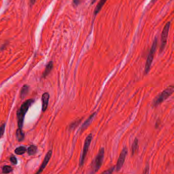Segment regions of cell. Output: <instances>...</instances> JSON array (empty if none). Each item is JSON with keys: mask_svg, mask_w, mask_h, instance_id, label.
<instances>
[{"mask_svg": "<svg viewBox=\"0 0 174 174\" xmlns=\"http://www.w3.org/2000/svg\"><path fill=\"white\" fill-rule=\"evenodd\" d=\"M157 44V38H155V39L153 41V44H152V46L150 52L149 54L148 57L147 58L146 64V65H145V72L146 73H148L149 71H150L152 63V62H153V57H154L155 52V51H156Z\"/></svg>", "mask_w": 174, "mask_h": 174, "instance_id": "3", "label": "cell"}, {"mask_svg": "<svg viewBox=\"0 0 174 174\" xmlns=\"http://www.w3.org/2000/svg\"><path fill=\"white\" fill-rule=\"evenodd\" d=\"M12 170L13 169H12L11 166H5L3 168L2 172L3 174H9V173L11 172Z\"/></svg>", "mask_w": 174, "mask_h": 174, "instance_id": "18", "label": "cell"}, {"mask_svg": "<svg viewBox=\"0 0 174 174\" xmlns=\"http://www.w3.org/2000/svg\"><path fill=\"white\" fill-rule=\"evenodd\" d=\"M107 0H100V2L98 3V5H97L96 9L94 10V13L95 15L98 14L100 11L102 9L103 6H104L105 3H106Z\"/></svg>", "mask_w": 174, "mask_h": 174, "instance_id": "12", "label": "cell"}, {"mask_svg": "<svg viewBox=\"0 0 174 174\" xmlns=\"http://www.w3.org/2000/svg\"><path fill=\"white\" fill-rule=\"evenodd\" d=\"M37 147L34 145H31L29 147L28 149V154L29 155H32L36 153L37 152Z\"/></svg>", "mask_w": 174, "mask_h": 174, "instance_id": "16", "label": "cell"}, {"mask_svg": "<svg viewBox=\"0 0 174 174\" xmlns=\"http://www.w3.org/2000/svg\"><path fill=\"white\" fill-rule=\"evenodd\" d=\"M80 0H73V3L75 5H79V3H80Z\"/></svg>", "mask_w": 174, "mask_h": 174, "instance_id": "23", "label": "cell"}, {"mask_svg": "<svg viewBox=\"0 0 174 174\" xmlns=\"http://www.w3.org/2000/svg\"><path fill=\"white\" fill-rule=\"evenodd\" d=\"M10 160L11 162L13 164H17V160H16V157L15 156H12L10 157Z\"/></svg>", "mask_w": 174, "mask_h": 174, "instance_id": "22", "label": "cell"}, {"mask_svg": "<svg viewBox=\"0 0 174 174\" xmlns=\"http://www.w3.org/2000/svg\"><path fill=\"white\" fill-rule=\"evenodd\" d=\"M52 150H50L48 152V153H47L45 157H44V160L43 161V163H42V164L41 166V168H39V169H38V171L36 172L35 174H40L41 172H42L43 170L44 169V168H46L47 165L48 163H49V160H50L51 158V156H52Z\"/></svg>", "mask_w": 174, "mask_h": 174, "instance_id": "8", "label": "cell"}, {"mask_svg": "<svg viewBox=\"0 0 174 174\" xmlns=\"http://www.w3.org/2000/svg\"><path fill=\"white\" fill-rule=\"evenodd\" d=\"M34 101V99H28L25 101L20 107V109L17 112L18 128L22 129L25 115Z\"/></svg>", "mask_w": 174, "mask_h": 174, "instance_id": "1", "label": "cell"}, {"mask_svg": "<svg viewBox=\"0 0 174 174\" xmlns=\"http://www.w3.org/2000/svg\"><path fill=\"white\" fill-rule=\"evenodd\" d=\"M53 62H50L46 66V69L43 73V77L44 78H45L47 77L48 75H49V73H50L52 68H53Z\"/></svg>", "mask_w": 174, "mask_h": 174, "instance_id": "11", "label": "cell"}, {"mask_svg": "<svg viewBox=\"0 0 174 174\" xmlns=\"http://www.w3.org/2000/svg\"><path fill=\"white\" fill-rule=\"evenodd\" d=\"M36 0H30V5L32 6V5H34L35 2H36Z\"/></svg>", "mask_w": 174, "mask_h": 174, "instance_id": "24", "label": "cell"}, {"mask_svg": "<svg viewBox=\"0 0 174 174\" xmlns=\"http://www.w3.org/2000/svg\"><path fill=\"white\" fill-rule=\"evenodd\" d=\"M95 115H96V112L93 113V114L90 116V117L88 118V119L85 121V122L83 123V125L82 126V131L85 130V129L87 128L88 127V126L90 125V124L91 123V122H92V121H93V119L94 118Z\"/></svg>", "mask_w": 174, "mask_h": 174, "instance_id": "10", "label": "cell"}, {"mask_svg": "<svg viewBox=\"0 0 174 174\" xmlns=\"http://www.w3.org/2000/svg\"><path fill=\"white\" fill-rule=\"evenodd\" d=\"M15 153L18 155H23L26 152V147L24 146H20L16 148L15 151Z\"/></svg>", "mask_w": 174, "mask_h": 174, "instance_id": "15", "label": "cell"}, {"mask_svg": "<svg viewBox=\"0 0 174 174\" xmlns=\"http://www.w3.org/2000/svg\"><path fill=\"white\" fill-rule=\"evenodd\" d=\"M174 92V87L172 86L168 87V88L163 90L153 101L154 106H157L166 100L169 97L171 96Z\"/></svg>", "mask_w": 174, "mask_h": 174, "instance_id": "2", "label": "cell"}, {"mask_svg": "<svg viewBox=\"0 0 174 174\" xmlns=\"http://www.w3.org/2000/svg\"><path fill=\"white\" fill-rule=\"evenodd\" d=\"M16 138L18 142H21L24 139V134L22 131V129L18 128L16 131Z\"/></svg>", "mask_w": 174, "mask_h": 174, "instance_id": "13", "label": "cell"}, {"mask_svg": "<svg viewBox=\"0 0 174 174\" xmlns=\"http://www.w3.org/2000/svg\"><path fill=\"white\" fill-rule=\"evenodd\" d=\"M49 97L50 95L47 92L44 93L42 95L41 100H42V110L43 112L46 111L47 109L49 103Z\"/></svg>", "mask_w": 174, "mask_h": 174, "instance_id": "9", "label": "cell"}, {"mask_svg": "<svg viewBox=\"0 0 174 174\" xmlns=\"http://www.w3.org/2000/svg\"><path fill=\"white\" fill-rule=\"evenodd\" d=\"M127 153H128V149L126 147H125L120 152V155L117 160V163L116 165V171H119L121 169V168H122L127 156Z\"/></svg>", "mask_w": 174, "mask_h": 174, "instance_id": "7", "label": "cell"}, {"mask_svg": "<svg viewBox=\"0 0 174 174\" xmlns=\"http://www.w3.org/2000/svg\"><path fill=\"white\" fill-rule=\"evenodd\" d=\"M80 122H81V120L76 121L74 123H73L71 125L70 128H75V127H77L79 125V124L80 123Z\"/></svg>", "mask_w": 174, "mask_h": 174, "instance_id": "20", "label": "cell"}, {"mask_svg": "<svg viewBox=\"0 0 174 174\" xmlns=\"http://www.w3.org/2000/svg\"><path fill=\"white\" fill-rule=\"evenodd\" d=\"M170 25H171V22L169 21L168 23H166L161 33V45H160V52H163V51L165 46H166Z\"/></svg>", "mask_w": 174, "mask_h": 174, "instance_id": "5", "label": "cell"}, {"mask_svg": "<svg viewBox=\"0 0 174 174\" xmlns=\"http://www.w3.org/2000/svg\"><path fill=\"white\" fill-rule=\"evenodd\" d=\"M29 87L27 85H24L22 87L21 91V97L22 99L24 98L27 96V95L28 92H29Z\"/></svg>", "mask_w": 174, "mask_h": 174, "instance_id": "14", "label": "cell"}, {"mask_svg": "<svg viewBox=\"0 0 174 174\" xmlns=\"http://www.w3.org/2000/svg\"><path fill=\"white\" fill-rule=\"evenodd\" d=\"M138 147V141L137 138H135L132 147V155L134 154L135 152L136 151Z\"/></svg>", "mask_w": 174, "mask_h": 174, "instance_id": "17", "label": "cell"}, {"mask_svg": "<svg viewBox=\"0 0 174 174\" xmlns=\"http://www.w3.org/2000/svg\"><path fill=\"white\" fill-rule=\"evenodd\" d=\"M5 124H3L2 125L0 126V138L4 134V131H5Z\"/></svg>", "mask_w": 174, "mask_h": 174, "instance_id": "19", "label": "cell"}, {"mask_svg": "<svg viewBox=\"0 0 174 174\" xmlns=\"http://www.w3.org/2000/svg\"><path fill=\"white\" fill-rule=\"evenodd\" d=\"M92 138H93L92 134H90L85 139L84 147H83V151L82 153L81 157L80 158V166H82L83 163H84L85 160V157H86L87 154L88 149H89V147H90V144H91Z\"/></svg>", "mask_w": 174, "mask_h": 174, "instance_id": "4", "label": "cell"}, {"mask_svg": "<svg viewBox=\"0 0 174 174\" xmlns=\"http://www.w3.org/2000/svg\"><path fill=\"white\" fill-rule=\"evenodd\" d=\"M114 167H112V168H110L109 169L104 172L102 174H112V172L114 171Z\"/></svg>", "mask_w": 174, "mask_h": 174, "instance_id": "21", "label": "cell"}, {"mask_svg": "<svg viewBox=\"0 0 174 174\" xmlns=\"http://www.w3.org/2000/svg\"><path fill=\"white\" fill-rule=\"evenodd\" d=\"M104 157V149L102 148L100 149L94 163V171L98 172L102 165Z\"/></svg>", "mask_w": 174, "mask_h": 174, "instance_id": "6", "label": "cell"}, {"mask_svg": "<svg viewBox=\"0 0 174 174\" xmlns=\"http://www.w3.org/2000/svg\"><path fill=\"white\" fill-rule=\"evenodd\" d=\"M156 0H152V2H154L155 1H156Z\"/></svg>", "mask_w": 174, "mask_h": 174, "instance_id": "25", "label": "cell"}]
</instances>
